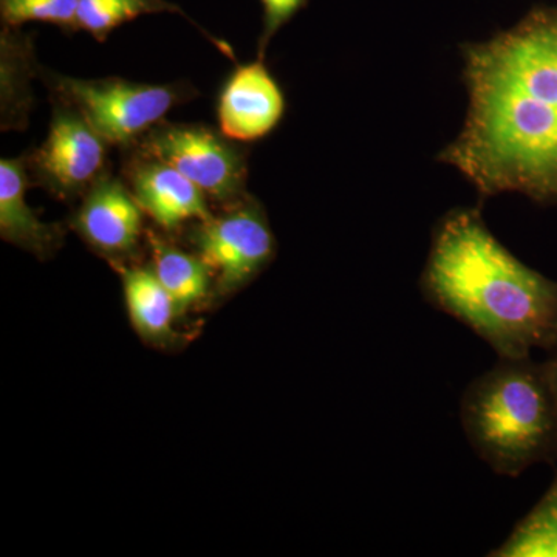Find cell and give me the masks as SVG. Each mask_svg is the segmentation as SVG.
Returning <instances> with one entry per match:
<instances>
[{
	"mask_svg": "<svg viewBox=\"0 0 557 557\" xmlns=\"http://www.w3.org/2000/svg\"><path fill=\"white\" fill-rule=\"evenodd\" d=\"M189 242L211 270L215 296L247 287L276 256L269 218L248 194L218 218L194 222Z\"/></svg>",
	"mask_w": 557,
	"mask_h": 557,
	"instance_id": "5b68a950",
	"label": "cell"
},
{
	"mask_svg": "<svg viewBox=\"0 0 557 557\" xmlns=\"http://www.w3.org/2000/svg\"><path fill=\"white\" fill-rule=\"evenodd\" d=\"M54 102L49 135L27 157V166L38 185L58 199L72 200L84 197L106 174L109 143L78 110Z\"/></svg>",
	"mask_w": 557,
	"mask_h": 557,
	"instance_id": "52a82bcc",
	"label": "cell"
},
{
	"mask_svg": "<svg viewBox=\"0 0 557 557\" xmlns=\"http://www.w3.org/2000/svg\"><path fill=\"white\" fill-rule=\"evenodd\" d=\"M79 0H0L5 27L20 28L27 22H47L65 30H78Z\"/></svg>",
	"mask_w": 557,
	"mask_h": 557,
	"instance_id": "e0dca14e",
	"label": "cell"
},
{
	"mask_svg": "<svg viewBox=\"0 0 557 557\" xmlns=\"http://www.w3.org/2000/svg\"><path fill=\"white\" fill-rule=\"evenodd\" d=\"M143 212L129 185L104 174L83 197L72 219L81 239L110 262L134 258L143 236Z\"/></svg>",
	"mask_w": 557,
	"mask_h": 557,
	"instance_id": "ba28073f",
	"label": "cell"
},
{
	"mask_svg": "<svg viewBox=\"0 0 557 557\" xmlns=\"http://www.w3.org/2000/svg\"><path fill=\"white\" fill-rule=\"evenodd\" d=\"M124 302L132 327L153 346H168L175 338L178 311L174 299L148 267L120 269Z\"/></svg>",
	"mask_w": 557,
	"mask_h": 557,
	"instance_id": "7c38bea8",
	"label": "cell"
},
{
	"mask_svg": "<svg viewBox=\"0 0 557 557\" xmlns=\"http://www.w3.org/2000/svg\"><path fill=\"white\" fill-rule=\"evenodd\" d=\"M460 420L469 445L498 475L557 461V398L545 361L498 358L465 391Z\"/></svg>",
	"mask_w": 557,
	"mask_h": 557,
	"instance_id": "3957f363",
	"label": "cell"
},
{
	"mask_svg": "<svg viewBox=\"0 0 557 557\" xmlns=\"http://www.w3.org/2000/svg\"><path fill=\"white\" fill-rule=\"evenodd\" d=\"M139 153L170 164L219 203L247 196V157L233 139L203 124H157L139 141Z\"/></svg>",
	"mask_w": 557,
	"mask_h": 557,
	"instance_id": "8992f818",
	"label": "cell"
},
{
	"mask_svg": "<svg viewBox=\"0 0 557 557\" xmlns=\"http://www.w3.org/2000/svg\"><path fill=\"white\" fill-rule=\"evenodd\" d=\"M547 368L549 372V379H552L553 387H555L557 398V346L549 351V358L547 359Z\"/></svg>",
	"mask_w": 557,
	"mask_h": 557,
	"instance_id": "d6986e66",
	"label": "cell"
},
{
	"mask_svg": "<svg viewBox=\"0 0 557 557\" xmlns=\"http://www.w3.org/2000/svg\"><path fill=\"white\" fill-rule=\"evenodd\" d=\"M28 183L27 157L0 161V236L44 260L61 247L62 231L58 225L44 223L28 207Z\"/></svg>",
	"mask_w": 557,
	"mask_h": 557,
	"instance_id": "8fae6325",
	"label": "cell"
},
{
	"mask_svg": "<svg viewBox=\"0 0 557 557\" xmlns=\"http://www.w3.org/2000/svg\"><path fill=\"white\" fill-rule=\"evenodd\" d=\"M127 182L143 212L168 233L212 218L203 190L163 161L138 153L127 164Z\"/></svg>",
	"mask_w": 557,
	"mask_h": 557,
	"instance_id": "30bf717a",
	"label": "cell"
},
{
	"mask_svg": "<svg viewBox=\"0 0 557 557\" xmlns=\"http://www.w3.org/2000/svg\"><path fill=\"white\" fill-rule=\"evenodd\" d=\"M260 2L263 9V27L259 39V58L263 60L271 39L306 7L307 0H260Z\"/></svg>",
	"mask_w": 557,
	"mask_h": 557,
	"instance_id": "ac0fdd59",
	"label": "cell"
},
{
	"mask_svg": "<svg viewBox=\"0 0 557 557\" xmlns=\"http://www.w3.org/2000/svg\"><path fill=\"white\" fill-rule=\"evenodd\" d=\"M468 112L440 152L482 197L557 200V9L461 46Z\"/></svg>",
	"mask_w": 557,
	"mask_h": 557,
	"instance_id": "6da1fadb",
	"label": "cell"
},
{
	"mask_svg": "<svg viewBox=\"0 0 557 557\" xmlns=\"http://www.w3.org/2000/svg\"><path fill=\"white\" fill-rule=\"evenodd\" d=\"M421 293L498 358L557 346V282L520 262L475 208L448 212L432 234Z\"/></svg>",
	"mask_w": 557,
	"mask_h": 557,
	"instance_id": "7a4b0ae2",
	"label": "cell"
},
{
	"mask_svg": "<svg viewBox=\"0 0 557 557\" xmlns=\"http://www.w3.org/2000/svg\"><path fill=\"white\" fill-rule=\"evenodd\" d=\"M285 97L263 60L239 65L220 91V132L233 141H258L276 129Z\"/></svg>",
	"mask_w": 557,
	"mask_h": 557,
	"instance_id": "9c48e42d",
	"label": "cell"
},
{
	"mask_svg": "<svg viewBox=\"0 0 557 557\" xmlns=\"http://www.w3.org/2000/svg\"><path fill=\"white\" fill-rule=\"evenodd\" d=\"M57 101L78 110L109 145L131 146L194 97L183 84L152 86L121 78L76 79L39 70Z\"/></svg>",
	"mask_w": 557,
	"mask_h": 557,
	"instance_id": "277c9868",
	"label": "cell"
},
{
	"mask_svg": "<svg viewBox=\"0 0 557 557\" xmlns=\"http://www.w3.org/2000/svg\"><path fill=\"white\" fill-rule=\"evenodd\" d=\"M180 13V7L168 0H79L78 30L90 33L104 42L110 33L145 14Z\"/></svg>",
	"mask_w": 557,
	"mask_h": 557,
	"instance_id": "2e32d148",
	"label": "cell"
},
{
	"mask_svg": "<svg viewBox=\"0 0 557 557\" xmlns=\"http://www.w3.org/2000/svg\"><path fill=\"white\" fill-rule=\"evenodd\" d=\"M149 245L153 273L174 299L178 317H185L214 289L211 270L197 252L172 247L153 233H149Z\"/></svg>",
	"mask_w": 557,
	"mask_h": 557,
	"instance_id": "4fadbf2b",
	"label": "cell"
},
{
	"mask_svg": "<svg viewBox=\"0 0 557 557\" xmlns=\"http://www.w3.org/2000/svg\"><path fill=\"white\" fill-rule=\"evenodd\" d=\"M17 28L2 32V129H24L33 102L30 79L38 72L30 39Z\"/></svg>",
	"mask_w": 557,
	"mask_h": 557,
	"instance_id": "5bb4252c",
	"label": "cell"
},
{
	"mask_svg": "<svg viewBox=\"0 0 557 557\" xmlns=\"http://www.w3.org/2000/svg\"><path fill=\"white\" fill-rule=\"evenodd\" d=\"M490 556L557 557V475L547 493Z\"/></svg>",
	"mask_w": 557,
	"mask_h": 557,
	"instance_id": "9a60e30c",
	"label": "cell"
}]
</instances>
